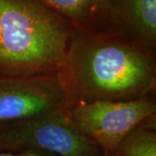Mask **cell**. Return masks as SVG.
I'll return each mask as SVG.
<instances>
[{"mask_svg": "<svg viewBox=\"0 0 156 156\" xmlns=\"http://www.w3.org/2000/svg\"><path fill=\"white\" fill-rule=\"evenodd\" d=\"M58 76L67 106L155 97V50L122 31H74Z\"/></svg>", "mask_w": 156, "mask_h": 156, "instance_id": "1", "label": "cell"}, {"mask_svg": "<svg viewBox=\"0 0 156 156\" xmlns=\"http://www.w3.org/2000/svg\"><path fill=\"white\" fill-rule=\"evenodd\" d=\"M74 31L39 0H0V75H58Z\"/></svg>", "mask_w": 156, "mask_h": 156, "instance_id": "2", "label": "cell"}, {"mask_svg": "<svg viewBox=\"0 0 156 156\" xmlns=\"http://www.w3.org/2000/svg\"><path fill=\"white\" fill-rule=\"evenodd\" d=\"M44 151L58 156H102L103 151L83 134L65 109L0 123V153Z\"/></svg>", "mask_w": 156, "mask_h": 156, "instance_id": "3", "label": "cell"}, {"mask_svg": "<svg viewBox=\"0 0 156 156\" xmlns=\"http://www.w3.org/2000/svg\"><path fill=\"white\" fill-rule=\"evenodd\" d=\"M74 126L95 141L103 152L115 153L127 134L156 114L155 97L124 101H93L68 105Z\"/></svg>", "mask_w": 156, "mask_h": 156, "instance_id": "4", "label": "cell"}, {"mask_svg": "<svg viewBox=\"0 0 156 156\" xmlns=\"http://www.w3.org/2000/svg\"><path fill=\"white\" fill-rule=\"evenodd\" d=\"M67 95L59 76L0 75V123L12 122L65 109Z\"/></svg>", "mask_w": 156, "mask_h": 156, "instance_id": "5", "label": "cell"}, {"mask_svg": "<svg viewBox=\"0 0 156 156\" xmlns=\"http://www.w3.org/2000/svg\"><path fill=\"white\" fill-rule=\"evenodd\" d=\"M66 19L75 31L103 34L122 31L110 0H39Z\"/></svg>", "mask_w": 156, "mask_h": 156, "instance_id": "6", "label": "cell"}, {"mask_svg": "<svg viewBox=\"0 0 156 156\" xmlns=\"http://www.w3.org/2000/svg\"><path fill=\"white\" fill-rule=\"evenodd\" d=\"M122 32L155 50L156 0H110Z\"/></svg>", "mask_w": 156, "mask_h": 156, "instance_id": "7", "label": "cell"}, {"mask_svg": "<svg viewBox=\"0 0 156 156\" xmlns=\"http://www.w3.org/2000/svg\"><path fill=\"white\" fill-rule=\"evenodd\" d=\"M117 156H156V114L128 133L117 147Z\"/></svg>", "mask_w": 156, "mask_h": 156, "instance_id": "8", "label": "cell"}, {"mask_svg": "<svg viewBox=\"0 0 156 156\" xmlns=\"http://www.w3.org/2000/svg\"><path fill=\"white\" fill-rule=\"evenodd\" d=\"M0 156H58L44 151L28 150L18 153H0Z\"/></svg>", "mask_w": 156, "mask_h": 156, "instance_id": "9", "label": "cell"}, {"mask_svg": "<svg viewBox=\"0 0 156 156\" xmlns=\"http://www.w3.org/2000/svg\"><path fill=\"white\" fill-rule=\"evenodd\" d=\"M102 156H117L115 153H109V152H103Z\"/></svg>", "mask_w": 156, "mask_h": 156, "instance_id": "10", "label": "cell"}]
</instances>
